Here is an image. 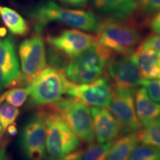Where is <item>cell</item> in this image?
Listing matches in <instances>:
<instances>
[{
	"instance_id": "obj_1",
	"label": "cell",
	"mask_w": 160,
	"mask_h": 160,
	"mask_svg": "<svg viewBox=\"0 0 160 160\" xmlns=\"http://www.w3.org/2000/svg\"><path fill=\"white\" fill-rule=\"evenodd\" d=\"M29 17L37 32L52 22H58L74 29L95 32L99 22L93 12L64 8L51 0L38 2L29 11Z\"/></svg>"
},
{
	"instance_id": "obj_2",
	"label": "cell",
	"mask_w": 160,
	"mask_h": 160,
	"mask_svg": "<svg viewBox=\"0 0 160 160\" xmlns=\"http://www.w3.org/2000/svg\"><path fill=\"white\" fill-rule=\"evenodd\" d=\"M113 51L97 41L66 66L64 73L73 83H88L103 77Z\"/></svg>"
},
{
	"instance_id": "obj_3",
	"label": "cell",
	"mask_w": 160,
	"mask_h": 160,
	"mask_svg": "<svg viewBox=\"0 0 160 160\" xmlns=\"http://www.w3.org/2000/svg\"><path fill=\"white\" fill-rule=\"evenodd\" d=\"M46 135V158L54 160L77 151L81 139L68 127L57 112L43 111Z\"/></svg>"
},
{
	"instance_id": "obj_4",
	"label": "cell",
	"mask_w": 160,
	"mask_h": 160,
	"mask_svg": "<svg viewBox=\"0 0 160 160\" xmlns=\"http://www.w3.org/2000/svg\"><path fill=\"white\" fill-rule=\"evenodd\" d=\"M95 32L98 42L120 55L133 53L141 39L135 26L111 17L99 21Z\"/></svg>"
},
{
	"instance_id": "obj_5",
	"label": "cell",
	"mask_w": 160,
	"mask_h": 160,
	"mask_svg": "<svg viewBox=\"0 0 160 160\" xmlns=\"http://www.w3.org/2000/svg\"><path fill=\"white\" fill-rule=\"evenodd\" d=\"M69 82L63 71L46 67L29 85L30 104L37 107L53 105L67 94Z\"/></svg>"
},
{
	"instance_id": "obj_6",
	"label": "cell",
	"mask_w": 160,
	"mask_h": 160,
	"mask_svg": "<svg viewBox=\"0 0 160 160\" xmlns=\"http://www.w3.org/2000/svg\"><path fill=\"white\" fill-rule=\"evenodd\" d=\"M49 108L57 112L65 123L82 141L91 143L94 141L91 110L87 104L77 98H62Z\"/></svg>"
},
{
	"instance_id": "obj_7",
	"label": "cell",
	"mask_w": 160,
	"mask_h": 160,
	"mask_svg": "<svg viewBox=\"0 0 160 160\" xmlns=\"http://www.w3.org/2000/svg\"><path fill=\"white\" fill-rule=\"evenodd\" d=\"M19 57L21 84L28 86L47 67V53L42 36L37 33L24 40L19 45Z\"/></svg>"
},
{
	"instance_id": "obj_8",
	"label": "cell",
	"mask_w": 160,
	"mask_h": 160,
	"mask_svg": "<svg viewBox=\"0 0 160 160\" xmlns=\"http://www.w3.org/2000/svg\"><path fill=\"white\" fill-rule=\"evenodd\" d=\"M20 147L28 160H45L46 135L43 111L32 115L22 128Z\"/></svg>"
},
{
	"instance_id": "obj_9",
	"label": "cell",
	"mask_w": 160,
	"mask_h": 160,
	"mask_svg": "<svg viewBox=\"0 0 160 160\" xmlns=\"http://www.w3.org/2000/svg\"><path fill=\"white\" fill-rule=\"evenodd\" d=\"M135 90L113 88L111 102L108 106L119 123L122 132L125 133L138 132L142 128L136 112Z\"/></svg>"
},
{
	"instance_id": "obj_10",
	"label": "cell",
	"mask_w": 160,
	"mask_h": 160,
	"mask_svg": "<svg viewBox=\"0 0 160 160\" xmlns=\"http://www.w3.org/2000/svg\"><path fill=\"white\" fill-rule=\"evenodd\" d=\"M106 73L116 88L135 90L141 86L143 79L133 53L112 57L108 64Z\"/></svg>"
},
{
	"instance_id": "obj_11",
	"label": "cell",
	"mask_w": 160,
	"mask_h": 160,
	"mask_svg": "<svg viewBox=\"0 0 160 160\" xmlns=\"http://www.w3.org/2000/svg\"><path fill=\"white\" fill-rule=\"evenodd\" d=\"M113 87L107 73L97 80L88 83L69 82L67 94L77 98L88 105L106 108L111 102Z\"/></svg>"
},
{
	"instance_id": "obj_12",
	"label": "cell",
	"mask_w": 160,
	"mask_h": 160,
	"mask_svg": "<svg viewBox=\"0 0 160 160\" xmlns=\"http://www.w3.org/2000/svg\"><path fill=\"white\" fill-rule=\"evenodd\" d=\"M47 40L51 48L71 61L88 49L97 39L89 33L73 28L48 37Z\"/></svg>"
},
{
	"instance_id": "obj_13",
	"label": "cell",
	"mask_w": 160,
	"mask_h": 160,
	"mask_svg": "<svg viewBox=\"0 0 160 160\" xmlns=\"http://www.w3.org/2000/svg\"><path fill=\"white\" fill-rule=\"evenodd\" d=\"M94 136L97 142L105 143L117 139L122 129L119 123L108 109L93 107L91 109Z\"/></svg>"
},
{
	"instance_id": "obj_14",
	"label": "cell",
	"mask_w": 160,
	"mask_h": 160,
	"mask_svg": "<svg viewBox=\"0 0 160 160\" xmlns=\"http://www.w3.org/2000/svg\"><path fill=\"white\" fill-rule=\"evenodd\" d=\"M0 68L13 80L14 85L21 84V71L14 42L11 37H0Z\"/></svg>"
},
{
	"instance_id": "obj_15",
	"label": "cell",
	"mask_w": 160,
	"mask_h": 160,
	"mask_svg": "<svg viewBox=\"0 0 160 160\" xmlns=\"http://www.w3.org/2000/svg\"><path fill=\"white\" fill-rule=\"evenodd\" d=\"M134 102L136 112L142 128L160 118V103L156 102L149 97L145 88L135 90Z\"/></svg>"
},
{
	"instance_id": "obj_16",
	"label": "cell",
	"mask_w": 160,
	"mask_h": 160,
	"mask_svg": "<svg viewBox=\"0 0 160 160\" xmlns=\"http://www.w3.org/2000/svg\"><path fill=\"white\" fill-rule=\"evenodd\" d=\"M95 8L109 17L125 20L138 8L137 0H93Z\"/></svg>"
},
{
	"instance_id": "obj_17",
	"label": "cell",
	"mask_w": 160,
	"mask_h": 160,
	"mask_svg": "<svg viewBox=\"0 0 160 160\" xmlns=\"http://www.w3.org/2000/svg\"><path fill=\"white\" fill-rule=\"evenodd\" d=\"M133 55L143 79H160V57L157 53L139 45Z\"/></svg>"
},
{
	"instance_id": "obj_18",
	"label": "cell",
	"mask_w": 160,
	"mask_h": 160,
	"mask_svg": "<svg viewBox=\"0 0 160 160\" xmlns=\"http://www.w3.org/2000/svg\"><path fill=\"white\" fill-rule=\"evenodd\" d=\"M139 140L137 132L128 133L115 139L105 160H128Z\"/></svg>"
},
{
	"instance_id": "obj_19",
	"label": "cell",
	"mask_w": 160,
	"mask_h": 160,
	"mask_svg": "<svg viewBox=\"0 0 160 160\" xmlns=\"http://www.w3.org/2000/svg\"><path fill=\"white\" fill-rule=\"evenodd\" d=\"M0 17L13 34L25 36L28 33L29 27L27 22L14 10L0 5Z\"/></svg>"
},
{
	"instance_id": "obj_20",
	"label": "cell",
	"mask_w": 160,
	"mask_h": 160,
	"mask_svg": "<svg viewBox=\"0 0 160 160\" xmlns=\"http://www.w3.org/2000/svg\"><path fill=\"white\" fill-rule=\"evenodd\" d=\"M138 132V140L140 143L160 150V118L143 127Z\"/></svg>"
},
{
	"instance_id": "obj_21",
	"label": "cell",
	"mask_w": 160,
	"mask_h": 160,
	"mask_svg": "<svg viewBox=\"0 0 160 160\" xmlns=\"http://www.w3.org/2000/svg\"><path fill=\"white\" fill-rule=\"evenodd\" d=\"M113 142L105 143H89L87 148L83 151L82 160H105Z\"/></svg>"
},
{
	"instance_id": "obj_22",
	"label": "cell",
	"mask_w": 160,
	"mask_h": 160,
	"mask_svg": "<svg viewBox=\"0 0 160 160\" xmlns=\"http://www.w3.org/2000/svg\"><path fill=\"white\" fill-rule=\"evenodd\" d=\"M30 92H31V89H30L29 85L22 88H17L5 91L0 97V100L2 102H5L16 108H19L25 102L26 100L29 97Z\"/></svg>"
},
{
	"instance_id": "obj_23",
	"label": "cell",
	"mask_w": 160,
	"mask_h": 160,
	"mask_svg": "<svg viewBox=\"0 0 160 160\" xmlns=\"http://www.w3.org/2000/svg\"><path fill=\"white\" fill-rule=\"evenodd\" d=\"M128 160H160V150L151 145H137L130 155Z\"/></svg>"
},
{
	"instance_id": "obj_24",
	"label": "cell",
	"mask_w": 160,
	"mask_h": 160,
	"mask_svg": "<svg viewBox=\"0 0 160 160\" xmlns=\"http://www.w3.org/2000/svg\"><path fill=\"white\" fill-rule=\"evenodd\" d=\"M19 115V110L18 108L4 101L2 102L0 104V124L2 128V133L7 130L8 126L15 122Z\"/></svg>"
},
{
	"instance_id": "obj_25",
	"label": "cell",
	"mask_w": 160,
	"mask_h": 160,
	"mask_svg": "<svg viewBox=\"0 0 160 160\" xmlns=\"http://www.w3.org/2000/svg\"><path fill=\"white\" fill-rule=\"evenodd\" d=\"M141 86L145 88L149 97L160 103V79H142Z\"/></svg>"
},
{
	"instance_id": "obj_26",
	"label": "cell",
	"mask_w": 160,
	"mask_h": 160,
	"mask_svg": "<svg viewBox=\"0 0 160 160\" xmlns=\"http://www.w3.org/2000/svg\"><path fill=\"white\" fill-rule=\"evenodd\" d=\"M138 5L145 14L151 15L160 11V0H142L138 2Z\"/></svg>"
},
{
	"instance_id": "obj_27",
	"label": "cell",
	"mask_w": 160,
	"mask_h": 160,
	"mask_svg": "<svg viewBox=\"0 0 160 160\" xmlns=\"http://www.w3.org/2000/svg\"><path fill=\"white\" fill-rule=\"evenodd\" d=\"M140 46L149 48L160 57V34H153L145 38Z\"/></svg>"
},
{
	"instance_id": "obj_28",
	"label": "cell",
	"mask_w": 160,
	"mask_h": 160,
	"mask_svg": "<svg viewBox=\"0 0 160 160\" xmlns=\"http://www.w3.org/2000/svg\"><path fill=\"white\" fill-rule=\"evenodd\" d=\"M12 85H15L13 80L0 68V91Z\"/></svg>"
},
{
	"instance_id": "obj_29",
	"label": "cell",
	"mask_w": 160,
	"mask_h": 160,
	"mask_svg": "<svg viewBox=\"0 0 160 160\" xmlns=\"http://www.w3.org/2000/svg\"><path fill=\"white\" fill-rule=\"evenodd\" d=\"M150 28L153 33L160 34V11L156 13L150 22Z\"/></svg>"
},
{
	"instance_id": "obj_30",
	"label": "cell",
	"mask_w": 160,
	"mask_h": 160,
	"mask_svg": "<svg viewBox=\"0 0 160 160\" xmlns=\"http://www.w3.org/2000/svg\"><path fill=\"white\" fill-rule=\"evenodd\" d=\"M82 150H77L65 157L54 160H82Z\"/></svg>"
},
{
	"instance_id": "obj_31",
	"label": "cell",
	"mask_w": 160,
	"mask_h": 160,
	"mask_svg": "<svg viewBox=\"0 0 160 160\" xmlns=\"http://www.w3.org/2000/svg\"><path fill=\"white\" fill-rule=\"evenodd\" d=\"M65 5L72 6V7H82L86 5L89 0H59Z\"/></svg>"
},
{
	"instance_id": "obj_32",
	"label": "cell",
	"mask_w": 160,
	"mask_h": 160,
	"mask_svg": "<svg viewBox=\"0 0 160 160\" xmlns=\"http://www.w3.org/2000/svg\"><path fill=\"white\" fill-rule=\"evenodd\" d=\"M0 160H10L5 145L0 147Z\"/></svg>"
},
{
	"instance_id": "obj_33",
	"label": "cell",
	"mask_w": 160,
	"mask_h": 160,
	"mask_svg": "<svg viewBox=\"0 0 160 160\" xmlns=\"http://www.w3.org/2000/svg\"><path fill=\"white\" fill-rule=\"evenodd\" d=\"M7 131L8 132V133L11 136H14L17 134V128L16 127V125L14 123L12 124L10 126H8V128H7Z\"/></svg>"
},
{
	"instance_id": "obj_34",
	"label": "cell",
	"mask_w": 160,
	"mask_h": 160,
	"mask_svg": "<svg viewBox=\"0 0 160 160\" xmlns=\"http://www.w3.org/2000/svg\"><path fill=\"white\" fill-rule=\"evenodd\" d=\"M1 102H2V101L0 100V104H1ZM2 133V125H1V124H0V138H1Z\"/></svg>"
},
{
	"instance_id": "obj_35",
	"label": "cell",
	"mask_w": 160,
	"mask_h": 160,
	"mask_svg": "<svg viewBox=\"0 0 160 160\" xmlns=\"http://www.w3.org/2000/svg\"><path fill=\"white\" fill-rule=\"evenodd\" d=\"M139 1H142V0H137V2H139Z\"/></svg>"
}]
</instances>
